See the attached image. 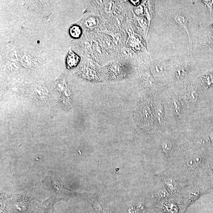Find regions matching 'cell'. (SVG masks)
Returning <instances> with one entry per match:
<instances>
[{
    "label": "cell",
    "instance_id": "6da1fadb",
    "mask_svg": "<svg viewBox=\"0 0 213 213\" xmlns=\"http://www.w3.org/2000/svg\"><path fill=\"white\" fill-rule=\"evenodd\" d=\"M173 18L175 22L179 25L182 27L187 32V35H188V38H189V44L191 45L192 44V42L191 39L190 35H189V30L188 26V21L186 17L181 14H176L174 15Z\"/></svg>",
    "mask_w": 213,
    "mask_h": 213
},
{
    "label": "cell",
    "instance_id": "7a4b0ae2",
    "mask_svg": "<svg viewBox=\"0 0 213 213\" xmlns=\"http://www.w3.org/2000/svg\"><path fill=\"white\" fill-rule=\"evenodd\" d=\"M80 61V58L72 50H70L66 58V66L71 69L76 66Z\"/></svg>",
    "mask_w": 213,
    "mask_h": 213
},
{
    "label": "cell",
    "instance_id": "3957f363",
    "mask_svg": "<svg viewBox=\"0 0 213 213\" xmlns=\"http://www.w3.org/2000/svg\"><path fill=\"white\" fill-rule=\"evenodd\" d=\"M82 30L80 26L74 25L71 27L69 30L70 36L74 39H78L82 35Z\"/></svg>",
    "mask_w": 213,
    "mask_h": 213
},
{
    "label": "cell",
    "instance_id": "277c9868",
    "mask_svg": "<svg viewBox=\"0 0 213 213\" xmlns=\"http://www.w3.org/2000/svg\"><path fill=\"white\" fill-rule=\"evenodd\" d=\"M166 66L163 63H156L153 67V73L156 75H161L164 72Z\"/></svg>",
    "mask_w": 213,
    "mask_h": 213
},
{
    "label": "cell",
    "instance_id": "5b68a950",
    "mask_svg": "<svg viewBox=\"0 0 213 213\" xmlns=\"http://www.w3.org/2000/svg\"><path fill=\"white\" fill-rule=\"evenodd\" d=\"M201 162V160L198 156H193L189 158L187 160V165L188 167L194 168L198 166Z\"/></svg>",
    "mask_w": 213,
    "mask_h": 213
},
{
    "label": "cell",
    "instance_id": "8992f818",
    "mask_svg": "<svg viewBox=\"0 0 213 213\" xmlns=\"http://www.w3.org/2000/svg\"><path fill=\"white\" fill-rule=\"evenodd\" d=\"M164 182L167 187L171 190L176 189L177 183L175 180L172 178H167L164 180Z\"/></svg>",
    "mask_w": 213,
    "mask_h": 213
},
{
    "label": "cell",
    "instance_id": "52a82bcc",
    "mask_svg": "<svg viewBox=\"0 0 213 213\" xmlns=\"http://www.w3.org/2000/svg\"><path fill=\"white\" fill-rule=\"evenodd\" d=\"M209 29L207 45L210 48H213V23L209 25Z\"/></svg>",
    "mask_w": 213,
    "mask_h": 213
},
{
    "label": "cell",
    "instance_id": "ba28073f",
    "mask_svg": "<svg viewBox=\"0 0 213 213\" xmlns=\"http://www.w3.org/2000/svg\"><path fill=\"white\" fill-rule=\"evenodd\" d=\"M172 147L173 146H172L171 142L169 140H165L163 143V148L165 153L167 154H168L171 150Z\"/></svg>",
    "mask_w": 213,
    "mask_h": 213
},
{
    "label": "cell",
    "instance_id": "9c48e42d",
    "mask_svg": "<svg viewBox=\"0 0 213 213\" xmlns=\"http://www.w3.org/2000/svg\"><path fill=\"white\" fill-rule=\"evenodd\" d=\"M201 2L204 4V5L207 7L208 9L209 10V12L210 13V14L212 15V11L213 6V0H202Z\"/></svg>",
    "mask_w": 213,
    "mask_h": 213
},
{
    "label": "cell",
    "instance_id": "30bf717a",
    "mask_svg": "<svg viewBox=\"0 0 213 213\" xmlns=\"http://www.w3.org/2000/svg\"><path fill=\"white\" fill-rule=\"evenodd\" d=\"M163 108L161 105L160 106V107L158 108V114L159 116V120L160 122H161L162 120L163 121Z\"/></svg>",
    "mask_w": 213,
    "mask_h": 213
},
{
    "label": "cell",
    "instance_id": "8fae6325",
    "mask_svg": "<svg viewBox=\"0 0 213 213\" xmlns=\"http://www.w3.org/2000/svg\"><path fill=\"white\" fill-rule=\"evenodd\" d=\"M159 196L160 197H165L168 196V194L165 189H163L159 192Z\"/></svg>",
    "mask_w": 213,
    "mask_h": 213
},
{
    "label": "cell",
    "instance_id": "7c38bea8",
    "mask_svg": "<svg viewBox=\"0 0 213 213\" xmlns=\"http://www.w3.org/2000/svg\"><path fill=\"white\" fill-rule=\"evenodd\" d=\"M130 3L134 6H138L140 4V1H130Z\"/></svg>",
    "mask_w": 213,
    "mask_h": 213
},
{
    "label": "cell",
    "instance_id": "4fadbf2b",
    "mask_svg": "<svg viewBox=\"0 0 213 213\" xmlns=\"http://www.w3.org/2000/svg\"><path fill=\"white\" fill-rule=\"evenodd\" d=\"M138 9H137V11H141L142 10H141V9H142L141 8H141V6H139V7H138ZM137 14H139L140 13L142 14V12H141L139 11V12H137Z\"/></svg>",
    "mask_w": 213,
    "mask_h": 213
},
{
    "label": "cell",
    "instance_id": "5bb4252c",
    "mask_svg": "<svg viewBox=\"0 0 213 213\" xmlns=\"http://www.w3.org/2000/svg\"></svg>",
    "mask_w": 213,
    "mask_h": 213
}]
</instances>
